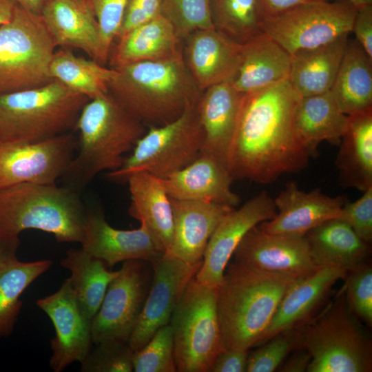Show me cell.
I'll use <instances>...</instances> for the list:
<instances>
[{"label":"cell","instance_id":"cell-1","mask_svg":"<svg viewBox=\"0 0 372 372\" xmlns=\"http://www.w3.org/2000/svg\"><path fill=\"white\" fill-rule=\"evenodd\" d=\"M300 98L288 79L244 94L227 156L234 180L267 184L308 166L295 127Z\"/></svg>","mask_w":372,"mask_h":372},{"label":"cell","instance_id":"cell-2","mask_svg":"<svg viewBox=\"0 0 372 372\" xmlns=\"http://www.w3.org/2000/svg\"><path fill=\"white\" fill-rule=\"evenodd\" d=\"M108 93L144 125L160 126L178 118L203 92L193 81L183 52L161 61H140L115 68Z\"/></svg>","mask_w":372,"mask_h":372},{"label":"cell","instance_id":"cell-3","mask_svg":"<svg viewBox=\"0 0 372 372\" xmlns=\"http://www.w3.org/2000/svg\"><path fill=\"white\" fill-rule=\"evenodd\" d=\"M75 154L61 178L63 185L80 193L100 172L114 171L146 132L145 125L125 111L107 92L90 99L76 128Z\"/></svg>","mask_w":372,"mask_h":372},{"label":"cell","instance_id":"cell-4","mask_svg":"<svg viewBox=\"0 0 372 372\" xmlns=\"http://www.w3.org/2000/svg\"><path fill=\"white\" fill-rule=\"evenodd\" d=\"M296 280L234 261L218 287L217 309L225 349L258 345L280 302Z\"/></svg>","mask_w":372,"mask_h":372},{"label":"cell","instance_id":"cell-5","mask_svg":"<svg viewBox=\"0 0 372 372\" xmlns=\"http://www.w3.org/2000/svg\"><path fill=\"white\" fill-rule=\"evenodd\" d=\"M80 193L56 184L21 183L0 189V240L19 247V235L36 229L59 242H80L87 214Z\"/></svg>","mask_w":372,"mask_h":372},{"label":"cell","instance_id":"cell-6","mask_svg":"<svg viewBox=\"0 0 372 372\" xmlns=\"http://www.w3.org/2000/svg\"><path fill=\"white\" fill-rule=\"evenodd\" d=\"M89 100L57 80L1 94L0 141L34 143L70 132Z\"/></svg>","mask_w":372,"mask_h":372},{"label":"cell","instance_id":"cell-7","mask_svg":"<svg viewBox=\"0 0 372 372\" xmlns=\"http://www.w3.org/2000/svg\"><path fill=\"white\" fill-rule=\"evenodd\" d=\"M297 348L311 356L308 372H371L372 343L349 309L343 289L316 319L304 325Z\"/></svg>","mask_w":372,"mask_h":372},{"label":"cell","instance_id":"cell-8","mask_svg":"<svg viewBox=\"0 0 372 372\" xmlns=\"http://www.w3.org/2000/svg\"><path fill=\"white\" fill-rule=\"evenodd\" d=\"M218 288L187 285L170 318L176 371L209 372L225 349L217 309Z\"/></svg>","mask_w":372,"mask_h":372},{"label":"cell","instance_id":"cell-9","mask_svg":"<svg viewBox=\"0 0 372 372\" xmlns=\"http://www.w3.org/2000/svg\"><path fill=\"white\" fill-rule=\"evenodd\" d=\"M198 102L176 119L163 125L149 127L122 165L107 173V178L126 183L131 174L141 172L165 178L196 160L204 143Z\"/></svg>","mask_w":372,"mask_h":372},{"label":"cell","instance_id":"cell-10","mask_svg":"<svg viewBox=\"0 0 372 372\" xmlns=\"http://www.w3.org/2000/svg\"><path fill=\"white\" fill-rule=\"evenodd\" d=\"M56 45L40 15L16 5L0 25V95L43 85Z\"/></svg>","mask_w":372,"mask_h":372},{"label":"cell","instance_id":"cell-11","mask_svg":"<svg viewBox=\"0 0 372 372\" xmlns=\"http://www.w3.org/2000/svg\"><path fill=\"white\" fill-rule=\"evenodd\" d=\"M356 10L344 1L307 2L265 18L262 31L291 54L349 34Z\"/></svg>","mask_w":372,"mask_h":372},{"label":"cell","instance_id":"cell-12","mask_svg":"<svg viewBox=\"0 0 372 372\" xmlns=\"http://www.w3.org/2000/svg\"><path fill=\"white\" fill-rule=\"evenodd\" d=\"M77 145L71 132L34 143L0 141V189L21 183L56 184Z\"/></svg>","mask_w":372,"mask_h":372},{"label":"cell","instance_id":"cell-13","mask_svg":"<svg viewBox=\"0 0 372 372\" xmlns=\"http://www.w3.org/2000/svg\"><path fill=\"white\" fill-rule=\"evenodd\" d=\"M143 260L123 261L92 321L93 343L128 342L147 295L150 272Z\"/></svg>","mask_w":372,"mask_h":372},{"label":"cell","instance_id":"cell-14","mask_svg":"<svg viewBox=\"0 0 372 372\" xmlns=\"http://www.w3.org/2000/svg\"><path fill=\"white\" fill-rule=\"evenodd\" d=\"M202 261L187 263L163 253L150 262L153 276L142 310L128 340L135 352L163 326L169 323L173 311Z\"/></svg>","mask_w":372,"mask_h":372},{"label":"cell","instance_id":"cell-15","mask_svg":"<svg viewBox=\"0 0 372 372\" xmlns=\"http://www.w3.org/2000/svg\"><path fill=\"white\" fill-rule=\"evenodd\" d=\"M273 199L262 191L240 208L228 212L211 236L202 261L195 276L200 283L218 288L234 252L246 234L276 214Z\"/></svg>","mask_w":372,"mask_h":372},{"label":"cell","instance_id":"cell-16","mask_svg":"<svg viewBox=\"0 0 372 372\" xmlns=\"http://www.w3.org/2000/svg\"><path fill=\"white\" fill-rule=\"evenodd\" d=\"M233 256L235 262L251 268L295 280L318 269L304 234H269L258 225L246 234Z\"/></svg>","mask_w":372,"mask_h":372},{"label":"cell","instance_id":"cell-17","mask_svg":"<svg viewBox=\"0 0 372 372\" xmlns=\"http://www.w3.org/2000/svg\"><path fill=\"white\" fill-rule=\"evenodd\" d=\"M36 303L50 318L55 329L50 360L52 370L60 372L74 362L81 363L93 344L92 320L80 306L69 278L63 280L58 291Z\"/></svg>","mask_w":372,"mask_h":372},{"label":"cell","instance_id":"cell-18","mask_svg":"<svg viewBox=\"0 0 372 372\" xmlns=\"http://www.w3.org/2000/svg\"><path fill=\"white\" fill-rule=\"evenodd\" d=\"M273 200L276 215L258 224V227L269 234H305L322 223L337 218L347 198L326 195L320 188L306 192L296 183L289 182Z\"/></svg>","mask_w":372,"mask_h":372},{"label":"cell","instance_id":"cell-19","mask_svg":"<svg viewBox=\"0 0 372 372\" xmlns=\"http://www.w3.org/2000/svg\"><path fill=\"white\" fill-rule=\"evenodd\" d=\"M82 249L103 261L107 267L128 260L151 261L163 254L148 229H117L110 226L100 211H87Z\"/></svg>","mask_w":372,"mask_h":372},{"label":"cell","instance_id":"cell-20","mask_svg":"<svg viewBox=\"0 0 372 372\" xmlns=\"http://www.w3.org/2000/svg\"><path fill=\"white\" fill-rule=\"evenodd\" d=\"M183 41L185 65L200 91L233 79L239 64L242 44L214 28L196 30Z\"/></svg>","mask_w":372,"mask_h":372},{"label":"cell","instance_id":"cell-21","mask_svg":"<svg viewBox=\"0 0 372 372\" xmlns=\"http://www.w3.org/2000/svg\"><path fill=\"white\" fill-rule=\"evenodd\" d=\"M159 180L169 197L174 199L211 202L232 208L240 201L231 190L234 180L227 164L206 153H201L183 169Z\"/></svg>","mask_w":372,"mask_h":372},{"label":"cell","instance_id":"cell-22","mask_svg":"<svg viewBox=\"0 0 372 372\" xmlns=\"http://www.w3.org/2000/svg\"><path fill=\"white\" fill-rule=\"evenodd\" d=\"M342 268H318L313 273L296 280L282 296L276 311L257 346L278 333L302 327L324 302L335 283L347 278Z\"/></svg>","mask_w":372,"mask_h":372},{"label":"cell","instance_id":"cell-23","mask_svg":"<svg viewBox=\"0 0 372 372\" xmlns=\"http://www.w3.org/2000/svg\"><path fill=\"white\" fill-rule=\"evenodd\" d=\"M169 199L173 236L169 251L166 254L191 264L203 260L216 227L234 208L211 202Z\"/></svg>","mask_w":372,"mask_h":372},{"label":"cell","instance_id":"cell-24","mask_svg":"<svg viewBox=\"0 0 372 372\" xmlns=\"http://www.w3.org/2000/svg\"><path fill=\"white\" fill-rule=\"evenodd\" d=\"M229 82L205 90L197 107L204 132L201 153L215 156L227 165V156L244 96Z\"/></svg>","mask_w":372,"mask_h":372},{"label":"cell","instance_id":"cell-25","mask_svg":"<svg viewBox=\"0 0 372 372\" xmlns=\"http://www.w3.org/2000/svg\"><path fill=\"white\" fill-rule=\"evenodd\" d=\"M40 16L56 46L81 49L101 63L99 28L89 1L47 0Z\"/></svg>","mask_w":372,"mask_h":372},{"label":"cell","instance_id":"cell-26","mask_svg":"<svg viewBox=\"0 0 372 372\" xmlns=\"http://www.w3.org/2000/svg\"><path fill=\"white\" fill-rule=\"evenodd\" d=\"M291 54L262 32L241 45L237 71L229 81L247 94L288 79Z\"/></svg>","mask_w":372,"mask_h":372},{"label":"cell","instance_id":"cell-27","mask_svg":"<svg viewBox=\"0 0 372 372\" xmlns=\"http://www.w3.org/2000/svg\"><path fill=\"white\" fill-rule=\"evenodd\" d=\"M109 56L115 69L140 61H155L174 57L183 52V41L172 23L160 15L122 37Z\"/></svg>","mask_w":372,"mask_h":372},{"label":"cell","instance_id":"cell-28","mask_svg":"<svg viewBox=\"0 0 372 372\" xmlns=\"http://www.w3.org/2000/svg\"><path fill=\"white\" fill-rule=\"evenodd\" d=\"M131 196L129 214L143 224L163 253H168L173 236L170 199L158 178L147 172L131 174L127 179Z\"/></svg>","mask_w":372,"mask_h":372},{"label":"cell","instance_id":"cell-29","mask_svg":"<svg viewBox=\"0 0 372 372\" xmlns=\"http://www.w3.org/2000/svg\"><path fill=\"white\" fill-rule=\"evenodd\" d=\"M304 236L313 262L318 268L340 267L349 272L366 263L369 244L338 218L322 223Z\"/></svg>","mask_w":372,"mask_h":372},{"label":"cell","instance_id":"cell-30","mask_svg":"<svg viewBox=\"0 0 372 372\" xmlns=\"http://www.w3.org/2000/svg\"><path fill=\"white\" fill-rule=\"evenodd\" d=\"M348 40L349 34H345L327 44L291 54L288 81L300 97L330 91Z\"/></svg>","mask_w":372,"mask_h":372},{"label":"cell","instance_id":"cell-31","mask_svg":"<svg viewBox=\"0 0 372 372\" xmlns=\"http://www.w3.org/2000/svg\"><path fill=\"white\" fill-rule=\"evenodd\" d=\"M348 117L335 165L342 187L364 192L372 187V109Z\"/></svg>","mask_w":372,"mask_h":372},{"label":"cell","instance_id":"cell-32","mask_svg":"<svg viewBox=\"0 0 372 372\" xmlns=\"http://www.w3.org/2000/svg\"><path fill=\"white\" fill-rule=\"evenodd\" d=\"M349 117L338 107L330 91L301 97L295 118L296 134L310 156L318 154L324 141L340 144Z\"/></svg>","mask_w":372,"mask_h":372},{"label":"cell","instance_id":"cell-33","mask_svg":"<svg viewBox=\"0 0 372 372\" xmlns=\"http://www.w3.org/2000/svg\"><path fill=\"white\" fill-rule=\"evenodd\" d=\"M330 92L347 116L372 109V59L355 39L348 40Z\"/></svg>","mask_w":372,"mask_h":372},{"label":"cell","instance_id":"cell-34","mask_svg":"<svg viewBox=\"0 0 372 372\" xmlns=\"http://www.w3.org/2000/svg\"><path fill=\"white\" fill-rule=\"evenodd\" d=\"M61 265L71 272L72 290L87 317L92 321L102 303L107 287L118 274L110 271L106 264L82 249H70Z\"/></svg>","mask_w":372,"mask_h":372},{"label":"cell","instance_id":"cell-35","mask_svg":"<svg viewBox=\"0 0 372 372\" xmlns=\"http://www.w3.org/2000/svg\"><path fill=\"white\" fill-rule=\"evenodd\" d=\"M52 265L50 260L21 262L16 256L0 261V338L12 332L22 306V293Z\"/></svg>","mask_w":372,"mask_h":372},{"label":"cell","instance_id":"cell-36","mask_svg":"<svg viewBox=\"0 0 372 372\" xmlns=\"http://www.w3.org/2000/svg\"><path fill=\"white\" fill-rule=\"evenodd\" d=\"M50 76L90 99L107 94V85L115 74L94 60L76 56L68 48L54 51L49 65Z\"/></svg>","mask_w":372,"mask_h":372},{"label":"cell","instance_id":"cell-37","mask_svg":"<svg viewBox=\"0 0 372 372\" xmlns=\"http://www.w3.org/2000/svg\"><path fill=\"white\" fill-rule=\"evenodd\" d=\"M215 30L243 44L261 34L265 17L259 0H210Z\"/></svg>","mask_w":372,"mask_h":372},{"label":"cell","instance_id":"cell-38","mask_svg":"<svg viewBox=\"0 0 372 372\" xmlns=\"http://www.w3.org/2000/svg\"><path fill=\"white\" fill-rule=\"evenodd\" d=\"M161 15L182 41L196 30L214 28L210 0H162Z\"/></svg>","mask_w":372,"mask_h":372},{"label":"cell","instance_id":"cell-39","mask_svg":"<svg viewBox=\"0 0 372 372\" xmlns=\"http://www.w3.org/2000/svg\"><path fill=\"white\" fill-rule=\"evenodd\" d=\"M133 371L176 372L171 325L163 326L141 349L133 353Z\"/></svg>","mask_w":372,"mask_h":372},{"label":"cell","instance_id":"cell-40","mask_svg":"<svg viewBox=\"0 0 372 372\" xmlns=\"http://www.w3.org/2000/svg\"><path fill=\"white\" fill-rule=\"evenodd\" d=\"M303 327L278 333L248 354L246 371H276L289 353L298 347Z\"/></svg>","mask_w":372,"mask_h":372},{"label":"cell","instance_id":"cell-41","mask_svg":"<svg viewBox=\"0 0 372 372\" xmlns=\"http://www.w3.org/2000/svg\"><path fill=\"white\" fill-rule=\"evenodd\" d=\"M81 362L83 372L133 371L134 351L127 342L107 340L96 344Z\"/></svg>","mask_w":372,"mask_h":372},{"label":"cell","instance_id":"cell-42","mask_svg":"<svg viewBox=\"0 0 372 372\" xmlns=\"http://www.w3.org/2000/svg\"><path fill=\"white\" fill-rule=\"evenodd\" d=\"M343 291L349 309L368 326L372 324V268L367 264L348 272Z\"/></svg>","mask_w":372,"mask_h":372},{"label":"cell","instance_id":"cell-43","mask_svg":"<svg viewBox=\"0 0 372 372\" xmlns=\"http://www.w3.org/2000/svg\"><path fill=\"white\" fill-rule=\"evenodd\" d=\"M99 28L101 63L109 59L121 28L127 0H89Z\"/></svg>","mask_w":372,"mask_h":372},{"label":"cell","instance_id":"cell-44","mask_svg":"<svg viewBox=\"0 0 372 372\" xmlns=\"http://www.w3.org/2000/svg\"><path fill=\"white\" fill-rule=\"evenodd\" d=\"M338 219L347 223L356 235L367 244L372 240V187L354 202H346Z\"/></svg>","mask_w":372,"mask_h":372},{"label":"cell","instance_id":"cell-45","mask_svg":"<svg viewBox=\"0 0 372 372\" xmlns=\"http://www.w3.org/2000/svg\"><path fill=\"white\" fill-rule=\"evenodd\" d=\"M162 0H127L116 39L127 32L161 15Z\"/></svg>","mask_w":372,"mask_h":372},{"label":"cell","instance_id":"cell-46","mask_svg":"<svg viewBox=\"0 0 372 372\" xmlns=\"http://www.w3.org/2000/svg\"><path fill=\"white\" fill-rule=\"evenodd\" d=\"M351 32L367 55L372 59V4L357 8Z\"/></svg>","mask_w":372,"mask_h":372},{"label":"cell","instance_id":"cell-47","mask_svg":"<svg viewBox=\"0 0 372 372\" xmlns=\"http://www.w3.org/2000/svg\"><path fill=\"white\" fill-rule=\"evenodd\" d=\"M248 350L225 349L216 358L209 372H244L247 370Z\"/></svg>","mask_w":372,"mask_h":372},{"label":"cell","instance_id":"cell-48","mask_svg":"<svg viewBox=\"0 0 372 372\" xmlns=\"http://www.w3.org/2000/svg\"><path fill=\"white\" fill-rule=\"evenodd\" d=\"M320 0H259L265 18L271 17L298 5ZM329 1V0H325Z\"/></svg>","mask_w":372,"mask_h":372},{"label":"cell","instance_id":"cell-49","mask_svg":"<svg viewBox=\"0 0 372 372\" xmlns=\"http://www.w3.org/2000/svg\"><path fill=\"white\" fill-rule=\"evenodd\" d=\"M296 351L280 368L282 372H304L307 371L311 360L309 352L302 348L295 349Z\"/></svg>","mask_w":372,"mask_h":372},{"label":"cell","instance_id":"cell-50","mask_svg":"<svg viewBox=\"0 0 372 372\" xmlns=\"http://www.w3.org/2000/svg\"><path fill=\"white\" fill-rule=\"evenodd\" d=\"M16 5L12 0H0V25L11 19Z\"/></svg>","mask_w":372,"mask_h":372},{"label":"cell","instance_id":"cell-51","mask_svg":"<svg viewBox=\"0 0 372 372\" xmlns=\"http://www.w3.org/2000/svg\"><path fill=\"white\" fill-rule=\"evenodd\" d=\"M16 4L34 14L41 15L47 0H12Z\"/></svg>","mask_w":372,"mask_h":372},{"label":"cell","instance_id":"cell-52","mask_svg":"<svg viewBox=\"0 0 372 372\" xmlns=\"http://www.w3.org/2000/svg\"><path fill=\"white\" fill-rule=\"evenodd\" d=\"M18 247L6 244L0 240V261L7 258L16 256Z\"/></svg>","mask_w":372,"mask_h":372},{"label":"cell","instance_id":"cell-53","mask_svg":"<svg viewBox=\"0 0 372 372\" xmlns=\"http://www.w3.org/2000/svg\"><path fill=\"white\" fill-rule=\"evenodd\" d=\"M338 1H344L352 3L357 8L366 6L372 4V0H338Z\"/></svg>","mask_w":372,"mask_h":372},{"label":"cell","instance_id":"cell-54","mask_svg":"<svg viewBox=\"0 0 372 372\" xmlns=\"http://www.w3.org/2000/svg\"><path fill=\"white\" fill-rule=\"evenodd\" d=\"M78 1H81V2H87V1H88L89 0H78Z\"/></svg>","mask_w":372,"mask_h":372}]
</instances>
